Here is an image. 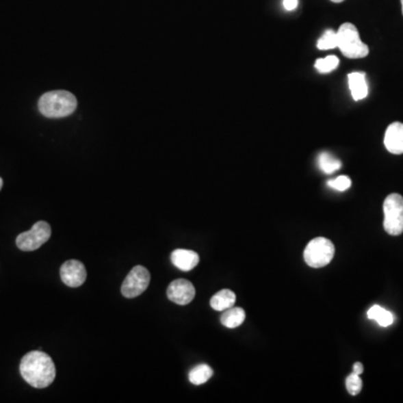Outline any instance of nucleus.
Returning a JSON list of instances; mask_svg holds the SVG:
<instances>
[{"mask_svg": "<svg viewBox=\"0 0 403 403\" xmlns=\"http://www.w3.org/2000/svg\"><path fill=\"white\" fill-rule=\"evenodd\" d=\"M23 379L33 388L44 389L55 380L56 369L52 359L40 351L29 352L23 357L19 365Z\"/></svg>", "mask_w": 403, "mask_h": 403, "instance_id": "nucleus-1", "label": "nucleus"}, {"mask_svg": "<svg viewBox=\"0 0 403 403\" xmlns=\"http://www.w3.org/2000/svg\"><path fill=\"white\" fill-rule=\"evenodd\" d=\"M77 100L68 91H51L40 96L38 109L47 118L68 117L77 110Z\"/></svg>", "mask_w": 403, "mask_h": 403, "instance_id": "nucleus-2", "label": "nucleus"}, {"mask_svg": "<svg viewBox=\"0 0 403 403\" xmlns=\"http://www.w3.org/2000/svg\"><path fill=\"white\" fill-rule=\"evenodd\" d=\"M339 49L348 59H363L369 54V47L361 40L357 28L351 23H345L337 31Z\"/></svg>", "mask_w": 403, "mask_h": 403, "instance_id": "nucleus-3", "label": "nucleus"}, {"mask_svg": "<svg viewBox=\"0 0 403 403\" xmlns=\"http://www.w3.org/2000/svg\"><path fill=\"white\" fill-rule=\"evenodd\" d=\"M335 255V246L326 237H315L306 246L304 259L311 268L326 267Z\"/></svg>", "mask_w": 403, "mask_h": 403, "instance_id": "nucleus-4", "label": "nucleus"}, {"mask_svg": "<svg viewBox=\"0 0 403 403\" xmlns=\"http://www.w3.org/2000/svg\"><path fill=\"white\" fill-rule=\"evenodd\" d=\"M385 222L383 226L390 235H400L403 232V197L393 193L383 203Z\"/></svg>", "mask_w": 403, "mask_h": 403, "instance_id": "nucleus-5", "label": "nucleus"}, {"mask_svg": "<svg viewBox=\"0 0 403 403\" xmlns=\"http://www.w3.org/2000/svg\"><path fill=\"white\" fill-rule=\"evenodd\" d=\"M52 235L51 225L45 221H38L33 225L29 231L19 234L16 239V244L22 251H35L40 249Z\"/></svg>", "mask_w": 403, "mask_h": 403, "instance_id": "nucleus-6", "label": "nucleus"}, {"mask_svg": "<svg viewBox=\"0 0 403 403\" xmlns=\"http://www.w3.org/2000/svg\"><path fill=\"white\" fill-rule=\"evenodd\" d=\"M151 283V274L142 265H135L121 286V294L126 298H135L146 291Z\"/></svg>", "mask_w": 403, "mask_h": 403, "instance_id": "nucleus-7", "label": "nucleus"}, {"mask_svg": "<svg viewBox=\"0 0 403 403\" xmlns=\"http://www.w3.org/2000/svg\"><path fill=\"white\" fill-rule=\"evenodd\" d=\"M195 287L186 279H177L170 283L167 289V297L177 305H188L194 299Z\"/></svg>", "mask_w": 403, "mask_h": 403, "instance_id": "nucleus-8", "label": "nucleus"}, {"mask_svg": "<svg viewBox=\"0 0 403 403\" xmlns=\"http://www.w3.org/2000/svg\"><path fill=\"white\" fill-rule=\"evenodd\" d=\"M61 279L66 286L77 288L83 285L86 279V269L83 263L77 260H68L61 267Z\"/></svg>", "mask_w": 403, "mask_h": 403, "instance_id": "nucleus-9", "label": "nucleus"}, {"mask_svg": "<svg viewBox=\"0 0 403 403\" xmlns=\"http://www.w3.org/2000/svg\"><path fill=\"white\" fill-rule=\"evenodd\" d=\"M385 145L391 154H403V123L393 122L388 127L385 131Z\"/></svg>", "mask_w": 403, "mask_h": 403, "instance_id": "nucleus-10", "label": "nucleus"}, {"mask_svg": "<svg viewBox=\"0 0 403 403\" xmlns=\"http://www.w3.org/2000/svg\"><path fill=\"white\" fill-rule=\"evenodd\" d=\"M170 260L176 268L182 271H191L198 265L200 257L192 250L177 249L172 251Z\"/></svg>", "mask_w": 403, "mask_h": 403, "instance_id": "nucleus-11", "label": "nucleus"}, {"mask_svg": "<svg viewBox=\"0 0 403 403\" xmlns=\"http://www.w3.org/2000/svg\"><path fill=\"white\" fill-rule=\"evenodd\" d=\"M348 86L355 101H361L369 94L367 75L364 72H352L348 74Z\"/></svg>", "mask_w": 403, "mask_h": 403, "instance_id": "nucleus-12", "label": "nucleus"}, {"mask_svg": "<svg viewBox=\"0 0 403 403\" xmlns=\"http://www.w3.org/2000/svg\"><path fill=\"white\" fill-rule=\"evenodd\" d=\"M237 296L230 289L220 290L211 298V307L214 311H224L229 308L233 307Z\"/></svg>", "mask_w": 403, "mask_h": 403, "instance_id": "nucleus-13", "label": "nucleus"}, {"mask_svg": "<svg viewBox=\"0 0 403 403\" xmlns=\"http://www.w3.org/2000/svg\"><path fill=\"white\" fill-rule=\"evenodd\" d=\"M246 320V313L240 307H231L223 311L221 316V323L228 328H237L244 324Z\"/></svg>", "mask_w": 403, "mask_h": 403, "instance_id": "nucleus-14", "label": "nucleus"}, {"mask_svg": "<svg viewBox=\"0 0 403 403\" xmlns=\"http://www.w3.org/2000/svg\"><path fill=\"white\" fill-rule=\"evenodd\" d=\"M367 317L369 320H376V323L382 327L390 326L394 322L393 315L379 305H374L369 308L367 311Z\"/></svg>", "mask_w": 403, "mask_h": 403, "instance_id": "nucleus-15", "label": "nucleus"}, {"mask_svg": "<svg viewBox=\"0 0 403 403\" xmlns=\"http://www.w3.org/2000/svg\"><path fill=\"white\" fill-rule=\"evenodd\" d=\"M212 376L213 369L207 364H200L191 369V372L188 374V379L193 385H200L207 383Z\"/></svg>", "mask_w": 403, "mask_h": 403, "instance_id": "nucleus-16", "label": "nucleus"}, {"mask_svg": "<svg viewBox=\"0 0 403 403\" xmlns=\"http://www.w3.org/2000/svg\"><path fill=\"white\" fill-rule=\"evenodd\" d=\"M318 166L325 174H333L342 167V163L328 153H323L318 157Z\"/></svg>", "mask_w": 403, "mask_h": 403, "instance_id": "nucleus-17", "label": "nucleus"}, {"mask_svg": "<svg viewBox=\"0 0 403 403\" xmlns=\"http://www.w3.org/2000/svg\"><path fill=\"white\" fill-rule=\"evenodd\" d=\"M317 47L320 51H328V49L339 47L337 31H334L333 29H327L324 33L323 36L320 37V40H318Z\"/></svg>", "mask_w": 403, "mask_h": 403, "instance_id": "nucleus-18", "label": "nucleus"}, {"mask_svg": "<svg viewBox=\"0 0 403 403\" xmlns=\"http://www.w3.org/2000/svg\"><path fill=\"white\" fill-rule=\"evenodd\" d=\"M339 64V60L335 55H328L325 59H318L315 62V68L320 73H330Z\"/></svg>", "mask_w": 403, "mask_h": 403, "instance_id": "nucleus-19", "label": "nucleus"}, {"mask_svg": "<svg viewBox=\"0 0 403 403\" xmlns=\"http://www.w3.org/2000/svg\"><path fill=\"white\" fill-rule=\"evenodd\" d=\"M362 387H363V382L361 380L360 376L352 373L348 376L346 389H348V393L352 394V395H357L362 390Z\"/></svg>", "mask_w": 403, "mask_h": 403, "instance_id": "nucleus-20", "label": "nucleus"}, {"mask_svg": "<svg viewBox=\"0 0 403 403\" xmlns=\"http://www.w3.org/2000/svg\"><path fill=\"white\" fill-rule=\"evenodd\" d=\"M330 187L334 188L336 191L344 192L348 188L351 187L352 181L348 176H339L337 179H332L330 182L327 183Z\"/></svg>", "mask_w": 403, "mask_h": 403, "instance_id": "nucleus-21", "label": "nucleus"}, {"mask_svg": "<svg viewBox=\"0 0 403 403\" xmlns=\"http://www.w3.org/2000/svg\"><path fill=\"white\" fill-rule=\"evenodd\" d=\"M283 7L288 12H293L298 7V0H283Z\"/></svg>", "mask_w": 403, "mask_h": 403, "instance_id": "nucleus-22", "label": "nucleus"}, {"mask_svg": "<svg viewBox=\"0 0 403 403\" xmlns=\"http://www.w3.org/2000/svg\"><path fill=\"white\" fill-rule=\"evenodd\" d=\"M363 371L364 367L363 365H362V363L356 362V363L354 364V367H353V373H355L357 376H361V374L363 373Z\"/></svg>", "mask_w": 403, "mask_h": 403, "instance_id": "nucleus-23", "label": "nucleus"}, {"mask_svg": "<svg viewBox=\"0 0 403 403\" xmlns=\"http://www.w3.org/2000/svg\"><path fill=\"white\" fill-rule=\"evenodd\" d=\"M3 179H1V177H0V191H1V188H3Z\"/></svg>", "mask_w": 403, "mask_h": 403, "instance_id": "nucleus-24", "label": "nucleus"}, {"mask_svg": "<svg viewBox=\"0 0 403 403\" xmlns=\"http://www.w3.org/2000/svg\"><path fill=\"white\" fill-rule=\"evenodd\" d=\"M333 3H343V1H344V0H332Z\"/></svg>", "mask_w": 403, "mask_h": 403, "instance_id": "nucleus-25", "label": "nucleus"}, {"mask_svg": "<svg viewBox=\"0 0 403 403\" xmlns=\"http://www.w3.org/2000/svg\"><path fill=\"white\" fill-rule=\"evenodd\" d=\"M401 5H402V12H403V0H401Z\"/></svg>", "mask_w": 403, "mask_h": 403, "instance_id": "nucleus-26", "label": "nucleus"}]
</instances>
